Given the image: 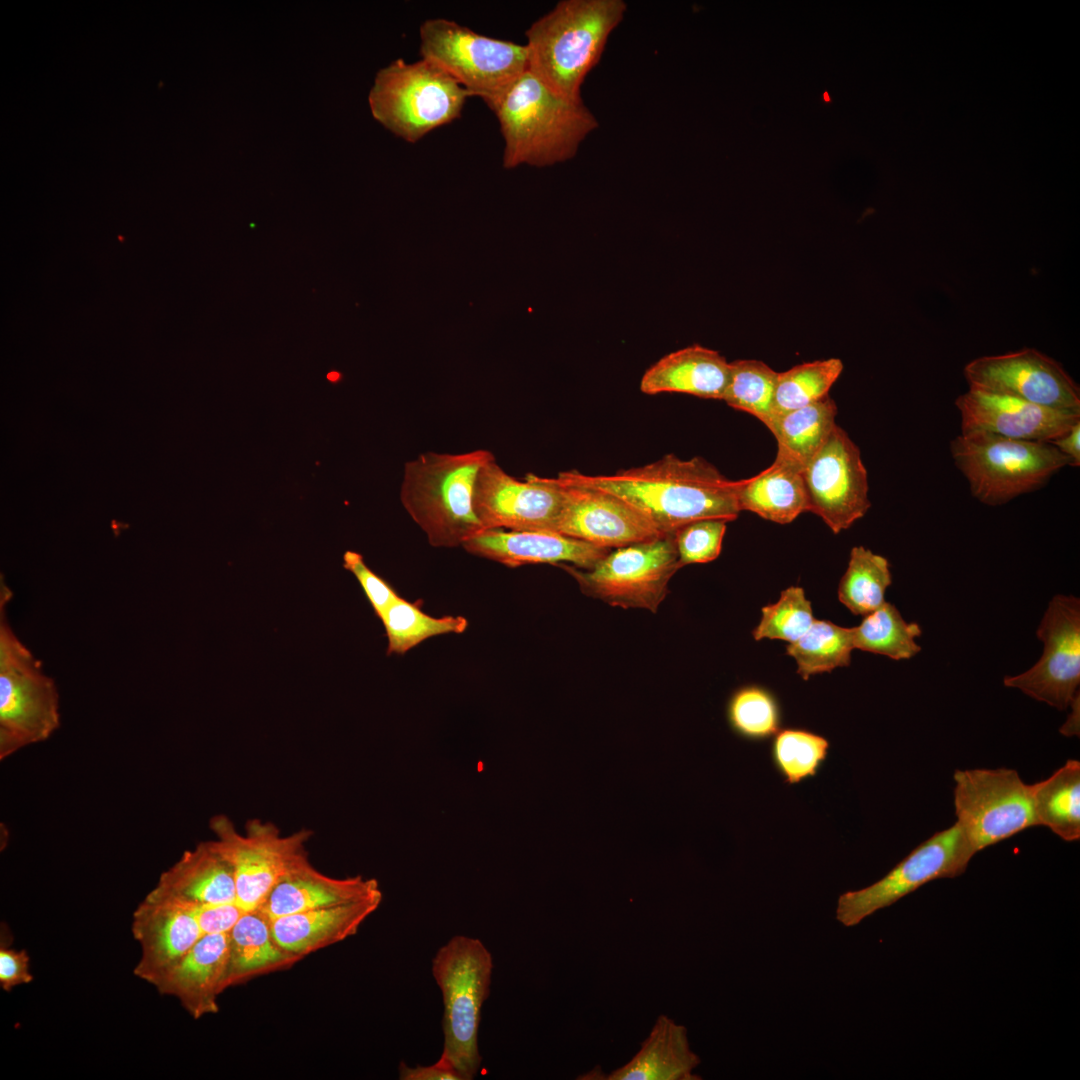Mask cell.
<instances>
[{"instance_id":"ab89813d","label":"cell","mask_w":1080,"mask_h":1080,"mask_svg":"<svg viewBox=\"0 0 1080 1080\" xmlns=\"http://www.w3.org/2000/svg\"><path fill=\"white\" fill-rule=\"evenodd\" d=\"M761 612V620L753 631L757 641L768 638L793 643L815 620L804 590L796 586L782 591L779 600L763 607Z\"/></svg>"},{"instance_id":"5b68a950","label":"cell","mask_w":1080,"mask_h":1080,"mask_svg":"<svg viewBox=\"0 0 1080 1080\" xmlns=\"http://www.w3.org/2000/svg\"><path fill=\"white\" fill-rule=\"evenodd\" d=\"M0 759L47 740L60 726L54 680L11 628L7 603L12 592L0 585Z\"/></svg>"},{"instance_id":"bcb514c9","label":"cell","mask_w":1080,"mask_h":1080,"mask_svg":"<svg viewBox=\"0 0 1080 1080\" xmlns=\"http://www.w3.org/2000/svg\"><path fill=\"white\" fill-rule=\"evenodd\" d=\"M1050 443L1070 459V466L1080 465V421L1075 423L1064 435Z\"/></svg>"},{"instance_id":"3957f363","label":"cell","mask_w":1080,"mask_h":1080,"mask_svg":"<svg viewBox=\"0 0 1080 1080\" xmlns=\"http://www.w3.org/2000/svg\"><path fill=\"white\" fill-rule=\"evenodd\" d=\"M623 0H562L526 30L528 71L558 96L580 101L581 86L623 21Z\"/></svg>"},{"instance_id":"484cf974","label":"cell","mask_w":1080,"mask_h":1080,"mask_svg":"<svg viewBox=\"0 0 1080 1080\" xmlns=\"http://www.w3.org/2000/svg\"><path fill=\"white\" fill-rule=\"evenodd\" d=\"M700 1057L690 1047L687 1028L667 1015H659L638 1052L623 1066L601 1079L698 1080L693 1071Z\"/></svg>"},{"instance_id":"5bb4252c","label":"cell","mask_w":1080,"mask_h":1080,"mask_svg":"<svg viewBox=\"0 0 1080 1080\" xmlns=\"http://www.w3.org/2000/svg\"><path fill=\"white\" fill-rule=\"evenodd\" d=\"M1036 636L1043 643L1040 659L1027 671L1006 676L1003 684L1058 710H1065L1079 693V598L1055 595L1048 604Z\"/></svg>"},{"instance_id":"52a82bcc","label":"cell","mask_w":1080,"mask_h":1080,"mask_svg":"<svg viewBox=\"0 0 1080 1080\" xmlns=\"http://www.w3.org/2000/svg\"><path fill=\"white\" fill-rule=\"evenodd\" d=\"M492 971L490 951L481 940L468 936H454L432 959V975L444 1006L442 1054L463 1080H472L481 1066L478 1032Z\"/></svg>"},{"instance_id":"e0dca14e","label":"cell","mask_w":1080,"mask_h":1080,"mask_svg":"<svg viewBox=\"0 0 1080 1080\" xmlns=\"http://www.w3.org/2000/svg\"><path fill=\"white\" fill-rule=\"evenodd\" d=\"M473 507L484 530L555 532L562 495L551 478L529 473L525 480H519L494 458L477 474Z\"/></svg>"},{"instance_id":"7402d4cb","label":"cell","mask_w":1080,"mask_h":1080,"mask_svg":"<svg viewBox=\"0 0 1080 1080\" xmlns=\"http://www.w3.org/2000/svg\"><path fill=\"white\" fill-rule=\"evenodd\" d=\"M228 966V933L203 935L155 988L175 997L197 1020L218 1012V996L227 989Z\"/></svg>"},{"instance_id":"44dd1931","label":"cell","mask_w":1080,"mask_h":1080,"mask_svg":"<svg viewBox=\"0 0 1080 1080\" xmlns=\"http://www.w3.org/2000/svg\"><path fill=\"white\" fill-rule=\"evenodd\" d=\"M462 547L469 553L508 567L526 564L566 565L588 570L610 549L556 532L485 529Z\"/></svg>"},{"instance_id":"74e56055","label":"cell","mask_w":1080,"mask_h":1080,"mask_svg":"<svg viewBox=\"0 0 1080 1080\" xmlns=\"http://www.w3.org/2000/svg\"><path fill=\"white\" fill-rule=\"evenodd\" d=\"M829 741L801 728H786L775 734L771 760L784 783L793 785L817 775L828 757Z\"/></svg>"},{"instance_id":"1f68e13d","label":"cell","mask_w":1080,"mask_h":1080,"mask_svg":"<svg viewBox=\"0 0 1080 1080\" xmlns=\"http://www.w3.org/2000/svg\"><path fill=\"white\" fill-rule=\"evenodd\" d=\"M922 630L906 622L897 608L888 602L864 616L861 624L852 628L854 649L887 656L894 660L910 659L921 651L916 638Z\"/></svg>"},{"instance_id":"6da1fadb","label":"cell","mask_w":1080,"mask_h":1080,"mask_svg":"<svg viewBox=\"0 0 1080 1080\" xmlns=\"http://www.w3.org/2000/svg\"><path fill=\"white\" fill-rule=\"evenodd\" d=\"M557 478L620 497L664 534L701 519L733 521L741 512L737 481L727 479L701 457L682 460L668 454L614 474L587 475L571 470L558 473Z\"/></svg>"},{"instance_id":"60d3db41","label":"cell","mask_w":1080,"mask_h":1080,"mask_svg":"<svg viewBox=\"0 0 1080 1080\" xmlns=\"http://www.w3.org/2000/svg\"><path fill=\"white\" fill-rule=\"evenodd\" d=\"M727 521L701 519L678 528L674 542L681 567L715 560L722 548Z\"/></svg>"},{"instance_id":"f6af8a7d","label":"cell","mask_w":1080,"mask_h":1080,"mask_svg":"<svg viewBox=\"0 0 1080 1080\" xmlns=\"http://www.w3.org/2000/svg\"><path fill=\"white\" fill-rule=\"evenodd\" d=\"M398 1071L401 1080H463L458 1070L444 1054H441L435 1063L427 1066L410 1067L401 1062Z\"/></svg>"},{"instance_id":"f546056e","label":"cell","mask_w":1080,"mask_h":1080,"mask_svg":"<svg viewBox=\"0 0 1080 1080\" xmlns=\"http://www.w3.org/2000/svg\"><path fill=\"white\" fill-rule=\"evenodd\" d=\"M837 407L828 396L776 416L768 429L777 441L776 458L802 471L836 426Z\"/></svg>"},{"instance_id":"7a4b0ae2","label":"cell","mask_w":1080,"mask_h":1080,"mask_svg":"<svg viewBox=\"0 0 1080 1080\" xmlns=\"http://www.w3.org/2000/svg\"><path fill=\"white\" fill-rule=\"evenodd\" d=\"M487 106L499 123L507 169L568 161L599 127L583 100L558 96L528 70Z\"/></svg>"},{"instance_id":"e575fe53","label":"cell","mask_w":1080,"mask_h":1080,"mask_svg":"<svg viewBox=\"0 0 1080 1080\" xmlns=\"http://www.w3.org/2000/svg\"><path fill=\"white\" fill-rule=\"evenodd\" d=\"M380 620L388 639L387 655H402L430 637L461 634L468 627L462 616L433 617L400 596L387 607Z\"/></svg>"},{"instance_id":"ee69618b","label":"cell","mask_w":1080,"mask_h":1080,"mask_svg":"<svg viewBox=\"0 0 1080 1080\" xmlns=\"http://www.w3.org/2000/svg\"><path fill=\"white\" fill-rule=\"evenodd\" d=\"M29 956L26 950L1 947L0 949V985L4 991L32 982L29 969Z\"/></svg>"},{"instance_id":"cb8c5ba5","label":"cell","mask_w":1080,"mask_h":1080,"mask_svg":"<svg viewBox=\"0 0 1080 1080\" xmlns=\"http://www.w3.org/2000/svg\"><path fill=\"white\" fill-rule=\"evenodd\" d=\"M381 892L378 881L361 875L328 876L309 861L282 878L259 909L270 920L322 907L357 901Z\"/></svg>"},{"instance_id":"8d00e7d4","label":"cell","mask_w":1080,"mask_h":1080,"mask_svg":"<svg viewBox=\"0 0 1080 1080\" xmlns=\"http://www.w3.org/2000/svg\"><path fill=\"white\" fill-rule=\"evenodd\" d=\"M842 371V361L829 358L802 363L778 373L773 419L828 396L830 388Z\"/></svg>"},{"instance_id":"9c48e42d","label":"cell","mask_w":1080,"mask_h":1080,"mask_svg":"<svg viewBox=\"0 0 1080 1080\" xmlns=\"http://www.w3.org/2000/svg\"><path fill=\"white\" fill-rule=\"evenodd\" d=\"M419 52L470 96L486 105L502 95L528 70L525 44L479 34L445 19L425 20L419 28Z\"/></svg>"},{"instance_id":"8fae6325","label":"cell","mask_w":1080,"mask_h":1080,"mask_svg":"<svg viewBox=\"0 0 1080 1080\" xmlns=\"http://www.w3.org/2000/svg\"><path fill=\"white\" fill-rule=\"evenodd\" d=\"M582 593L611 606L656 613L681 565L673 534L618 547L591 569L561 565Z\"/></svg>"},{"instance_id":"30bf717a","label":"cell","mask_w":1080,"mask_h":1080,"mask_svg":"<svg viewBox=\"0 0 1080 1080\" xmlns=\"http://www.w3.org/2000/svg\"><path fill=\"white\" fill-rule=\"evenodd\" d=\"M210 828L216 836L210 842L232 868L237 904L244 911L259 908L282 878L310 861L308 829L283 836L272 822L254 818L243 834L224 814L213 816Z\"/></svg>"},{"instance_id":"7dc6e473","label":"cell","mask_w":1080,"mask_h":1080,"mask_svg":"<svg viewBox=\"0 0 1080 1080\" xmlns=\"http://www.w3.org/2000/svg\"><path fill=\"white\" fill-rule=\"evenodd\" d=\"M1072 710L1067 717L1066 722L1060 728V733L1064 736H1079V714H1080V697L1079 693L1073 699L1070 704Z\"/></svg>"},{"instance_id":"603a6c76","label":"cell","mask_w":1080,"mask_h":1080,"mask_svg":"<svg viewBox=\"0 0 1080 1080\" xmlns=\"http://www.w3.org/2000/svg\"><path fill=\"white\" fill-rule=\"evenodd\" d=\"M382 891L369 897L270 920L276 942L304 958L355 935L362 923L380 906Z\"/></svg>"},{"instance_id":"f35d334b","label":"cell","mask_w":1080,"mask_h":1080,"mask_svg":"<svg viewBox=\"0 0 1080 1080\" xmlns=\"http://www.w3.org/2000/svg\"><path fill=\"white\" fill-rule=\"evenodd\" d=\"M727 718L731 729L749 741H764L780 727V709L774 696L758 686L738 689L730 698Z\"/></svg>"},{"instance_id":"ba28073f","label":"cell","mask_w":1080,"mask_h":1080,"mask_svg":"<svg viewBox=\"0 0 1080 1080\" xmlns=\"http://www.w3.org/2000/svg\"><path fill=\"white\" fill-rule=\"evenodd\" d=\"M466 90L433 63L399 58L380 69L368 102L373 117L406 142L416 143L431 131L461 116Z\"/></svg>"},{"instance_id":"4dcf8cb0","label":"cell","mask_w":1080,"mask_h":1080,"mask_svg":"<svg viewBox=\"0 0 1080 1080\" xmlns=\"http://www.w3.org/2000/svg\"><path fill=\"white\" fill-rule=\"evenodd\" d=\"M1038 826L1067 842L1080 838V762L1069 759L1050 777L1030 785Z\"/></svg>"},{"instance_id":"ffe728a7","label":"cell","mask_w":1080,"mask_h":1080,"mask_svg":"<svg viewBox=\"0 0 1080 1080\" xmlns=\"http://www.w3.org/2000/svg\"><path fill=\"white\" fill-rule=\"evenodd\" d=\"M961 433L984 431L1033 442H1050L1080 421V412L1052 409L969 387L955 400Z\"/></svg>"},{"instance_id":"83f0119b","label":"cell","mask_w":1080,"mask_h":1080,"mask_svg":"<svg viewBox=\"0 0 1080 1080\" xmlns=\"http://www.w3.org/2000/svg\"><path fill=\"white\" fill-rule=\"evenodd\" d=\"M228 938L227 988L258 976L287 970L303 959L276 942L270 919L259 909L244 911L228 933Z\"/></svg>"},{"instance_id":"f1b7e54d","label":"cell","mask_w":1080,"mask_h":1080,"mask_svg":"<svg viewBox=\"0 0 1080 1080\" xmlns=\"http://www.w3.org/2000/svg\"><path fill=\"white\" fill-rule=\"evenodd\" d=\"M737 501L741 511L756 513L779 524L790 523L808 511L802 470L775 458L759 474L737 481Z\"/></svg>"},{"instance_id":"d6986e66","label":"cell","mask_w":1080,"mask_h":1080,"mask_svg":"<svg viewBox=\"0 0 1080 1080\" xmlns=\"http://www.w3.org/2000/svg\"><path fill=\"white\" fill-rule=\"evenodd\" d=\"M131 930L141 948L133 973L154 987L203 936L191 904L155 888L135 909Z\"/></svg>"},{"instance_id":"2e32d148","label":"cell","mask_w":1080,"mask_h":1080,"mask_svg":"<svg viewBox=\"0 0 1080 1080\" xmlns=\"http://www.w3.org/2000/svg\"><path fill=\"white\" fill-rule=\"evenodd\" d=\"M969 387L1080 412V388L1055 359L1033 348L978 357L963 370Z\"/></svg>"},{"instance_id":"7c38bea8","label":"cell","mask_w":1080,"mask_h":1080,"mask_svg":"<svg viewBox=\"0 0 1080 1080\" xmlns=\"http://www.w3.org/2000/svg\"><path fill=\"white\" fill-rule=\"evenodd\" d=\"M953 780L956 823L975 853L1038 826L1030 785L1016 770H955Z\"/></svg>"},{"instance_id":"277c9868","label":"cell","mask_w":1080,"mask_h":1080,"mask_svg":"<svg viewBox=\"0 0 1080 1080\" xmlns=\"http://www.w3.org/2000/svg\"><path fill=\"white\" fill-rule=\"evenodd\" d=\"M495 456L489 450L449 454L427 452L404 466L402 505L434 547L462 546L484 530L473 507L481 467Z\"/></svg>"},{"instance_id":"d6a6232c","label":"cell","mask_w":1080,"mask_h":1080,"mask_svg":"<svg viewBox=\"0 0 1080 1080\" xmlns=\"http://www.w3.org/2000/svg\"><path fill=\"white\" fill-rule=\"evenodd\" d=\"M853 649L852 628L815 619L798 640L789 643L786 651L795 659L797 673L807 680L812 675L848 666Z\"/></svg>"},{"instance_id":"7bdbcfd3","label":"cell","mask_w":1080,"mask_h":1080,"mask_svg":"<svg viewBox=\"0 0 1080 1080\" xmlns=\"http://www.w3.org/2000/svg\"><path fill=\"white\" fill-rule=\"evenodd\" d=\"M190 904L203 935L229 933L244 913L237 903Z\"/></svg>"},{"instance_id":"4fadbf2b","label":"cell","mask_w":1080,"mask_h":1080,"mask_svg":"<svg viewBox=\"0 0 1080 1080\" xmlns=\"http://www.w3.org/2000/svg\"><path fill=\"white\" fill-rule=\"evenodd\" d=\"M975 854L955 822L920 843L877 882L841 894L836 919L853 927L933 880L962 875Z\"/></svg>"},{"instance_id":"681fc988","label":"cell","mask_w":1080,"mask_h":1080,"mask_svg":"<svg viewBox=\"0 0 1080 1080\" xmlns=\"http://www.w3.org/2000/svg\"><path fill=\"white\" fill-rule=\"evenodd\" d=\"M328 378L331 379V380H335V379L338 378V374L337 373H330L328 375Z\"/></svg>"},{"instance_id":"d590c367","label":"cell","mask_w":1080,"mask_h":1080,"mask_svg":"<svg viewBox=\"0 0 1080 1080\" xmlns=\"http://www.w3.org/2000/svg\"><path fill=\"white\" fill-rule=\"evenodd\" d=\"M777 377L778 372L759 360L730 362L729 381L722 400L755 416L768 428L774 417Z\"/></svg>"},{"instance_id":"b9f144b4","label":"cell","mask_w":1080,"mask_h":1080,"mask_svg":"<svg viewBox=\"0 0 1080 1080\" xmlns=\"http://www.w3.org/2000/svg\"><path fill=\"white\" fill-rule=\"evenodd\" d=\"M343 567L356 577L378 618L399 597L387 581L365 564L360 553L346 551L343 554Z\"/></svg>"},{"instance_id":"c3c4849f","label":"cell","mask_w":1080,"mask_h":1080,"mask_svg":"<svg viewBox=\"0 0 1080 1080\" xmlns=\"http://www.w3.org/2000/svg\"><path fill=\"white\" fill-rule=\"evenodd\" d=\"M823 98H824L825 102H830L831 101V99L829 97V94H828V91H824Z\"/></svg>"},{"instance_id":"4316f807","label":"cell","mask_w":1080,"mask_h":1080,"mask_svg":"<svg viewBox=\"0 0 1080 1080\" xmlns=\"http://www.w3.org/2000/svg\"><path fill=\"white\" fill-rule=\"evenodd\" d=\"M154 888L194 904L237 903L232 868L210 841L185 851Z\"/></svg>"},{"instance_id":"8992f818","label":"cell","mask_w":1080,"mask_h":1080,"mask_svg":"<svg viewBox=\"0 0 1080 1080\" xmlns=\"http://www.w3.org/2000/svg\"><path fill=\"white\" fill-rule=\"evenodd\" d=\"M955 466L973 497L997 506L1044 487L1070 459L1050 442L1011 439L984 431L960 433L950 442Z\"/></svg>"},{"instance_id":"ac0fdd59","label":"cell","mask_w":1080,"mask_h":1080,"mask_svg":"<svg viewBox=\"0 0 1080 1080\" xmlns=\"http://www.w3.org/2000/svg\"><path fill=\"white\" fill-rule=\"evenodd\" d=\"M551 479L562 495L556 533L607 549L665 535L616 495L557 477Z\"/></svg>"},{"instance_id":"9a60e30c","label":"cell","mask_w":1080,"mask_h":1080,"mask_svg":"<svg viewBox=\"0 0 1080 1080\" xmlns=\"http://www.w3.org/2000/svg\"><path fill=\"white\" fill-rule=\"evenodd\" d=\"M808 511L833 533L849 528L871 506L868 476L858 446L836 425L802 471Z\"/></svg>"},{"instance_id":"836d02e7","label":"cell","mask_w":1080,"mask_h":1080,"mask_svg":"<svg viewBox=\"0 0 1080 1080\" xmlns=\"http://www.w3.org/2000/svg\"><path fill=\"white\" fill-rule=\"evenodd\" d=\"M891 582L887 559L863 546H855L841 578L838 597L853 614L866 616L886 602L885 592Z\"/></svg>"},{"instance_id":"d4e9b609","label":"cell","mask_w":1080,"mask_h":1080,"mask_svg":"<svg viewBox=\"0 0 1080 1080\" xmlns=\"http://www.w3.org/2000/svg\"><path fill=\"white\" fill-rule=\"evenodd\" d=\"M729 374L730 363L719 352L694 344L665 355L648 368L640 390L648 395L674 392L722 400Z\"/></svg>"}]
</instances>
